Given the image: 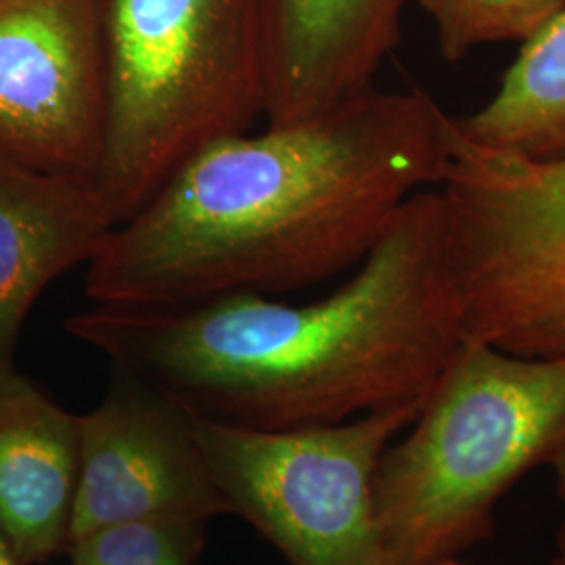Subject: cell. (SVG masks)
Returning <instances> with one entry per match:
<instances>
[{
  "label": "cell",
  "instance_id": "obj_18",
  "mask_svg": "<svg viewBox=\"0 0 565 565\" xmlns=\"http://www.w3.org/2000/svg\"><path fill=\"white\" fill-rule=\"evenodd\" d=\"M551 565H562V564H559V562H557V559H553V562H551Z\"/></svg>",
  "mask_w": 565,
  "mask_h": 565
},
{
  "label": "cell",
  "instance_id": "obj_11",
  "mask_svg": "<svg viewBox=\"0 0 565 565\" xmlns=\"http://www.w3.org/2000/svg\"><path fill=\"white\" fill-rule=\"evenodd\" d=\"M81 469L78 415L15 369L0 375V534L21 565L67 551Z\"/></svg>",
  "mask_w": 565,
  "mask_h": 565
},
{
  "label": "cell",
  "instance_id": "obj_8",
  "mask_svg": "<svg viewBox=\"0 0 565 565\" xmlns=\"http://www.w3.org/2000/svg\"><path fill=\"white\" fill-rule=\"evenodd\" d=\"M81 469L70 541L139 518L212 522L228 507L212 482L191 415L111 366L102 403L78 415Z\"/></svg>",
  "mask_w": 565,
  "mask_h": 565
},
{
  "label": "cell",
  "instance_id": "obj_4",
  "mask_svg": "<svg viewBox=\"0 0 565 565\" xmlns=\"http://www.w3.org/2000/svg\"><path fill=\"white\" fill-rule=\"evenodd\" d=\"M97 186L124 223L210 142L264 120L263 0H105Z\"/></svg>",
  "mask_w": 565,
  "mask_h": 565
},
{
  "label": "cell",
  "instance_id": "obj_2",
  "mask_svg": "<svg viewBox=\"0 0 565 565\" xmlns=\"http://www.w3.org/2000/svg\"><path fill=\"white\" fill-rule=\"evenodd\" d=\"M65 333L216 424L279 431L424 403L465 342L443 198L438 189L413 195L356 275L323 300L93 303Z\"/></svg>",
  "mask_w": 565,
  "mask_h": 565
},
{
  "label": "cell",
  "instance_id": "obj_15",
  "mask_svg": "<svg viewBox=\"0 0 565 565\" xmlns=\"http://www.w3.org/2000/svg\"><path fill=\"white\" fill-rule=\"evenodd\" d=\"M548 465L555 469V476H557V488H559V499H562V503H564L565 509V434L564 438H562V443H559L557 448H555V452H553V457H551ZM555 559H557L559 564L565 565V520L564 525H562V530H559V551H557Z\"/></svg>",
  "mask_w": 565,
  "mask_h": 565
},
{
  "label": "cell",
  "instance_id": "obj_17",
  "mask_svg": "<svg viewBox=\"0 0 565 565\" xmlns=\"http://www.w3.org/2000/svg\"><path fill=\"white\" fill-rule=\"evenodd\" d=\"M436 565H461V564H457V562H455V559H446V562H443V564H436Z\"/></svg>",
  "mask_w": 565,
  "mask_h": 565
},
{
  "label": "cell",
  "instance_id": "obj_7",
  "mask_svg": "<svg viewBox=\"0 0 565 565\" xmlns=\"http://www.w3.org/2000/svg\"><path fill=\"white\" fill-rule=\"evenodd\" d=\"M105 121V0H0V147L97 182Z\"/></svg>",
  "mask_w": 565,
  "mask_h": 565
},
{
  "label": "cell",
  "instance_id": "obj_9",
  "mask_svg": "<svg viewBox=\"0 0 565 565\" xmlns=\"http://www.w3.org/2000/svg\"><path fill=\"white\" fill-rule=\"evenodd\" d=\"M408 0H263L264 121L319 116L375 88Z\"/></svg>",
  "mask_w": 565,
  "mask_h": 565
},
{
  "label": "cell",
  "instance_id": "obj_3",
  "mask_svg": "<svg viewBox=\"0 0 565 565\" xmlns=\"http://www.w3.org/2000/svg\"><path fill=\"white\" fill-rule=\"evenodd\" d=\"M565 434V356L465 340L375 473L384 565L455 559L494 532V509Z\"/></svg>",
  "mask_w": 565,
  "mask_h": 565
},
{
  "label": "cell",
  "instance_id": "obj_1",
  "mask_svg": "<svg viewBox=\"0 0 565 565\" xmlns=\"http://www.w3.org/2000/svg\"><path fill=\"white\" fill-rule=\"evenodd\" d=\"M450 121L422 90H377L210 142L86 264L93 303L177 308L282 296L363 263L413 195L438 189Z\"/></svg>",
  "mask_w": 565,
  "mask_h": 565
},
{
  "label": "cell",
  "instance_id": "obj_14",
  "mask_svg": "<svg viewBox=\"0 0 565 565\" xmlns=\"http://www.w3.org/2000/svg\"><path fill=\"white\" fill-rule=\"evenodd\" d=\"M446 61L494 42H524L565 11V0H419Z\"/></svg>",
  "mask_w": 565,
  "mask_h": 565
},
{
  "label": "cell",
  "instance_id": "obj_13",
  "mask_svg": "<svg viewBox=\"0 0 565 565\" xmlns=\"http://www.w3.org/2000/svg\"><path fill=\"white\" fill-rule=\"evenodd\" d=\"M210 522L139 518L95 527L70 541L72 565H198Z\"/></svg>",
  "mask_w": 565,
  "mask_h": 565
},
{
  "label": "cell",
  "instance_id": "obj_12",
  "mask_svg": "<svg viewBox=\"0 0 565 565\" xmlns=\"http://www.w3.org/2000/svg\"><path fill=\"white\" fill-rule=\"evenodd\" d=\"M455 121L488 149L536 160L565 156V11L522 42L494 97Z\"/></svg>",
  "mask_w": 565,
  "mask_h": 565
},
{
  "label": "cell",
  "instance_id": "obj_6",
  "mask_svg": "<svg viewBox=\"0 0 565 565\" xmlns=\"http://www.w3.org/2000/svg\"><path fill=\"white\" fill-rule=\"evenodd\" d=\"M424 403L279 431L193 415L191 425L228 515L254 525L287 564L384 565L375 473Z\"/></svg>",
  "mask_w": 565,
  "mask_h": 565
},
{
  "label": "cell",
  "instance_id": "obj_16",
  "mask_svg": "<svg viewBox=\"0 0 565 565\" xmlns=\"http://www.w3.org/2000/svg\"><path fill=\"white\" fill-rule=\"evenodd\" d=\"M0 565H21L11 546L7 545V541L2 539V534H0Z\"/></svg>",
  "mask_w": 565,
  "mask_h": 565
},
{
  "label": "cell",
  "instance_id": "obj_10",
  "mask_svg": "<svg viewBox=\"0 0 565 565\" xmlns=\"http://www.w3.org/2000/svg\"><path fill=\"white\" fill-rule=\"evenodd\" d=\"M116 221L95 181L39 170L0 147V375L51 282L102 252Z\"/></svg>",
  "mask_w": 565,
  "mask_h": 565
},
{
  "label": "cell",
  "instance_id": "obj_5",
  "mask_svg": "<svg viewBox=\"0 0 565 565\" xmlns=\"http://www.w3.org/2000/svg\"><path fill=\"white\" fill-rule=\"evenodd\" d=\"M443 198L467 338L520 356H565V156L461 141Z\"/></svg>",
  "mask_w": 565,
  "mask_h": 565
}]
</instances>
